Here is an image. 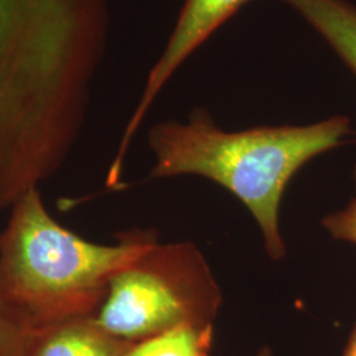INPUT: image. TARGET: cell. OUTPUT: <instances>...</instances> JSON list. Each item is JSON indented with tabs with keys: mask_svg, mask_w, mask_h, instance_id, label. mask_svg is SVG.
Listing matches in <instances>:
<instances>
[{
	"mask_svg": "<svg viewBox=\"0 0 356 356\" xmlns=\"http://www.w3.org/2000/svg\"><path fill=\"white\" fill-rule=\"evenodd\" d=\"M110 26L111 0H0V200L70 157Z\"/></svg>",
	"mask_w": 356,
	"mask_h": 356,
	"instance_id": "6da1fadb",
	"label": "cell"
},
{
	"mask_svg": "<svg viewBox=\"0 0 356 356\" xmlns=\"http://www.w3.org/2000/svg\"><path fill=\"white\" fill-rule=\"evenodd\" d=\"M118 241L81 238L51 216L40 188L26 191L0 232V307L29 339L63 322L94 317L111 279L157 236L128 232Z\"/></svg>",
	"mask_w": 356,
	"mask_h": 356,
	"instance_id": "7a4b0ae2",
	"label": "cell"
},
{
	"mask_svg": "<svg viewBox=\"0 0 356 356\" xmlns=\"http://www.w3.org/2000/svg\"><path fill=\"white\" fill-rule=\"evenodd\" d=\"M351 120L335 115L306 126H263L229 132L198 107L186 123L151 128V177L197 175L232 193L254 216L268 254L285 256L279 229L281 198L293 176L322 153L341 147L353 134Z\"/></svg>",
	"mask_w": 356,
	"mask_h": 356,
	"instance_id": "3957f363",
	"label": "cell"
},
{
	"mask_svg": "<svg viewBox=\"0 0 356 356\" xmlns=\"http://www.w3.org/2000/svg\"><path fill=\"white\" fill-rule=\"evenodd\" d=\"M220 301L193 244L156 242L111 279L94 318L111 335L138 343L181 323L213 325Z\"/></svg>",
	"mask_w": 356,
	"mask_h": 356,
	"instance_id": "277c9868",
	"label": "cell"
},
{
	"mask_svg": "<svg viewBox=\"0 0 356 356\" xmlns=\"http://www.w3.org/2000/svg\"><path fill=\"white\" fill-rule=\"evenodd\" d=\"M251 0H185L163 53L153 64L139 103L122 135L107 173V186L118 188L128 148L153 102L195 51Z\"/></svg>",
	"mask_w": 356,
	"mask_h": 356,
	"instance_id": "5b68a950",
	"label": "cell"
},
{
	"mask_svg": "<svg viewBox=\"0 0 356 356\" xmlns=\"http://www.w3.org/2000/svg\"><path fill=\"white\" fill-rule=\"evenodd\" d=\"M132 344L107 332L94 317H83L33 335L26 356H126Z\"/></svg>",
	"mask_w": 356,
	"mask_h": 356,
	"instance_id": "8992f818",
	"label": "cell"
},
{
	"mask_svg": "<svg viewBox=\"0 0 356 356\" xmlns=\"http://www.w3.org/2000/svg\"><path fill=\"white\" fill-rule=\"evenodd\" d=\"M312 26L356 76V4L348 0H281Z\"/></svg>",
	"mask_w": 356,
	"mask_h": 356,
	"instance_id": "52a82bcc",
	"label": "cell"
},
{
	"mask_svg": "<svg viewBox=\"0 0 356 356\" xmlns=\"http://www.w3.org/2000/svg\"><path fill=\"white\" fill-rule=\"evenodd\" d=\"M213 325L181 323L132 344L126 356H210Z\"/></svg>",
	"mask_w": 356,
	"mask_h": 356,
	"instance_id": "ba28073f",
	"label": "cell"
},
{
	"mask_svg": "<svg viewBox=\"0 0 356 356\" xmlns=\"http://www.w3.org/2000/svg\"><path fill=\"white\" fill-rule=\"evenodd\" d=\"M322 225L335 239L356 244V198L343 210L326 216Z\"/></svg>",
	"mask_w": 356,
	"mask_h": 356,
	"instance_id": "9c48e42d",
	"label": "cell"
},
{
	"mask_svg": "<svg viewBox=\"0 0 356 356\" xmlns=\"http://www.w3.org/2000/svg\"><path fill=\"white\" fill-rule=\"evenodd\" d=\"M29 341L0 307V356H26Z\"/></svg>",
	"mask_w": 356,
	"mask_h": 356,
	"instance_id": "30bf717a",
	"label": "cell"
},
{
	"mask_svg": "<svg viewBox=\"0 0 356 356\" xmlns=\"http://www.w3.org/2000/svg\"><path fill=\"white\" fill-rule=\"evenodd\" d=\"M343 356H356V325L354 330L351 332V335H350L348 343L344 348Z\"/></svg>",
	"mask_w": 356,
	"mask_h": 356,
	"instance_id": "8fae6325",
	"label": "cell"
},
{
	"mask_svg": "<svg viewBox=\"0 0 356 356\" xmlns=\"http://www.w3.org/2000/svg\"><path fill=\"white\" fill-rule=\"evenodd\" d=\"M257 356H272V353H270L268 348H263Z\"/></svg>",
	"mask_w": 356,
	"mask_h": 356,
	"instance_id": "7c38bea8",
	"label": "cell"
}]
</instances>
